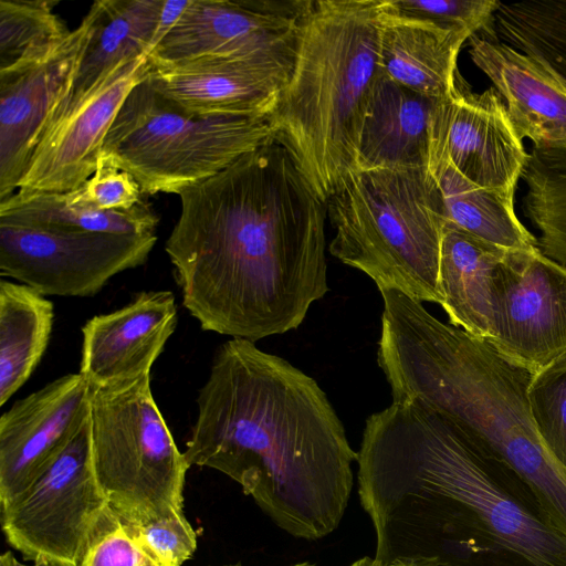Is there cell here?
Masks as SVG:
<instances>
[{"mask_svg": "<svg viewBox=\"0 0 566 566\" xmlns=\"http://www.w3.org/2000/svg\"><path fill=\"white\" fill-rule=\"evenodd\" d=\"M184 455L233 481L282 531L316 541L339 526L357 452L317 381L253 342L231 338L197 397Z\"/></svg>", "mask_w": 566, "mask_h": 566, "instance_id": "3", "label": "cell"}, {"mask_svg": "<svg viewBox=\"0 0 566 566\" xmlns=\"http://www.w3.org/2000/svg\"><path fill=\"white\" fill-rule=\"evenodd\" d=\"M388 12L423 20L439 27L469 31H489L501 2L495 0H384Z\"/></svg>", "mask_w": 566, "mask_h": 566, "instance_id": "30", "label": "cell"}, {"mask_svg": "<svg viewBox=\"0 0 566 566\" xmlns=\"http://www.w3.org/2000/svg\"><path fill=\"white\" fill-rule=\"evenodd\" d=\"M329 252L378 290L442 304V197L428 167L353 170L326 201Z\"/></svg>", "mask_w": 566, "mask_h": 566, "instance_id": "6", "label": "cell"}, {"mask_svg": "<svg viewBox=\"0 0 566 566\" xmlns=\"http://www.w3.org/2000/svg\"><path fill=\"white\" fill-rule=\"evenodd\" d=\"M0 566H27L19 563L11 552H6L0 557ZM32 566H54L46 560H36Z\"/></svg>", "mask_w": 566, "mask_h": 566, "instance_id": "36", "label": "cell"}, {"mask_svg": "<svg viewBox=\"0 0 566 566\" xmlns=\"http://www.w3.org/2000/svg\"><path fill=\"white\" fill-rule=\"evenodd\" d=\"M472 62L491 80L522 139L566 151V76L545 57L473 34Z\"/></svg>", "mask_w": 566, "mask_h": 566, "instance_id": "19", "label": "cell"}, {"mask_svg": "<svg viewBox=\"0 0 566 566\" xmlns=\"http://www.w3.org/2000/svg\"><path fill=\"white\" fill-rule=\"evenodd\" d=\"M386 566H448L443 562L434 557H412V558H398Z\"/></svg>", "mask_w": 566, "mask_h": 566, "instance_id": "35", "label": "cell"}, {"mask_svg": "<svg viewBox=\"0 0 566 566\" xmlns=\"http://www.w3.org/2000/svg\"><path fill=\"white\" fill-rule=\"evenodd\" d=\"M94 18L91 7L51 54L15 71L0 73V201L18 190L38 138L67 97Z\"/></svg>", "mask_w": 566, "mask_h": 566, "instance_id": "15", "label": "cell"}, {"mask_svg": "<svg viewBox=\"0 0 566 566\" xmlns=\"http://www.w3.org/2000/svg\"><path fill=\"white\" fill-rule=\"evenodd\" d=\"M289 566H316V565L312 564V563H308V562H301V563L292 564V565H289Z\"/></svg>", "mask_w": 566, "mask_h": 566, "instance_id": "39", "label": "cell"}, {"mask_svg": "<svg viewBox=\"0 0 566 566\" xmlns=\"http://www.w3.org/2000/svg\"><path fill=\"white\" fill-rule=\"evenodd\" d=\"M165 243L200 327L256 342L296 329L328 292L326 203L276 138L182 190Z\"/></svg>", "mask_w": 566, "mask_h": 566, "instance_id": "1", "label": "cell"}, {"mask_svg": "<svg viewBox=\"0 0 566 566\" xmlns=\"http://www.w3.org/2000/svg\"><path fill=\"white\" fill-rule=\"evenodd\" d=\"M505 252L447 221L439 279L449 323L475 337H491L493 276Z\"/></svg>", "mask_w": 566, "mask_h": 566, "instance_id": "22", "label": "cell"}, {"mask_svg": "<svg viewBox=\"0 0 566 566\" xmlns=\"http://www.w3.org/2000/svg\"><path fill=\"white\" fill-rule=\"evenodd\" d=\"M492 302L485 340L506 359L537 375L566 355V268L538 247L505 252Z\"/></svg>", "mask_w": 566, "mask_h": 566, "instance_id": "11", "label": "cell"}, {"mask_svg": "<svg viewBox=\"0 0 566 566\" xmlns=\"http://www.w3.org/2000/svg\"><path fill=\"white\" fill-rule=\"evenodd\" d=\"M313 0H190L147 55L157 63L201 57L293 63L302 19Z\"/></svg>", "mask_w": 566, "mask_h": 566, "instance_id": "12", "label": "cell"}, {"mask_svg": "<svg viewBox=\"0 0 566 566\" xmlns=\"http://www.w3.org/2000/svg\"><path fill=\"white\" fill-rule=\"evenodd\" d=\"M53 303L21 283L0 281V406L30 378L48 347Z\"/></svg>", "mask_w": 566, "mask_h": 566, "instance_id": "24", "label": "cell"}, {"mask_svg": "<svg viewBox=\"0 0 566 566\" xmlns=\"http://www.w3.org/2000/svg\"><path fill=\"white\" fill-rule=\"evenodd\" d=\"M226 566H242L241 564H235V565H226Z\"/></svg>", "mask_w": 566, "mask_h": 566, "instance_id": "40", "label": "cell"}, {"mask_svg": "<svg viewBox=\"0 0 566 566\" xmlns=\"http://www.w3.org/2000/svg\"><path fill=\"white\" fill-rule=\"evenodd\" d=\"M528 155L494 87L474 93L458 75L455 88L436 102L428 163L446 161L481 187L515 195Z\"/></svg>", "mask_w": 566, "mask_h": 566, "instance_id": "14", "label": "cell"}, {"mask_svg": "<svg viewBox=\"0 0 566 566\" xmlns=\"http://www.w3.org/2000/svg\"><path fill=\"white\" fill-rule=\"evenodd\" d=\"M436 102L381 75L363 124L356 169L428 167Z\"/></svg>", "mask_w": 566, "mask_h": 566, "instance_id": "21", "label": "cell"}, {"mask_svg": "<svg viewBox=\"0 0 566 566\" xmlns=\"http://www.w3.org/2000/svg\"><path fill=\"white\" fill-rule=\"evenodd\" d=\"M293 63L270 59L201 57L150 61L149 85L196 116H273Z\"/></svg>", "mask_w": 566, "mask_h": 566, "instance_id": "17", "label": "cell"}, {"mask_svg": "<svg viewBox=\"0 0 566 566\" xmlns=\"http://www.w3.org/2000/svg\"><path fill=\"white\" fill-rule=\"evenodd\" d=\"M375 556L448 566H566V538L481 440L412 402L370 415L357 452Z\"/></svg>", "mask_w": 566, "mask_h": 566, "instance_id": "2", "label": "cell"}, {"mask_svg": "<svg viewBox=\"0 0 566 566\" xmlns=\"http://www.w3.org/2000/svg\"><path fill=\"white\" fill-rule=\"evenodd\" d=\"M472 35L469 31L392 14L384 2L382 75L431 99H443L455 88L458 55Z\"/></svg>", "mask_w": 566, "mask_h": 566, "instance_id": "20", "label": "cell"}, {"mask_svg": "<svg viewBox=\"0 0 566 566\" xmlns=\"http://www.w3.org/2000/svg\"><path fill=\"white\" fill-rule=\"evenodd\" d=\"M377 361L392 401L421 406L481 440L514 472L545 521L566 538V469L534 423V375L488 340L434 317L421 302L381 290Z\"/></svg>", "mask_w": 566, "mask_h": 566, "instance_id": "4", "label": "cell"}, {"mask_svg": "<svg viewBox=\"0 0 566 566\" xmlns=\"http://www.w3.org/2000/svg\"><path fill=\"white\" fill-rule=\"evenodd\" d=\"M54 0H0V73L38 62L67 38Z\"/></svg>", "mask_w": 566, "mask_h": 566, "instance_id": "28", "label": "cell"}, {"mask_svg": "<svg viewBox=\"0 0 566 566\" xmlns=\"http://www.w3.org/2000/svg\"><path fill=\"white\" fill-rule=\"evenodd\" d=\"M149 67L147 55L123 61L56 109L35 143L17 191L69 192L81 187L97 169L114 119Z\"/></svg>", "mask_w": 566, "mask_h": 566, "instance_id": "13", "label": "cell"}, {"mask_svg": "<svg viewBox=\"0 0 566 566\" xmlns=\"http://www.w3.org/2000/svg\"><path fill=\"white\" fill-rule=\"evenodd\" d=\"M522 178L525 214L541 233L537 247L566 268V151L534 147Z\"/></svg>", "mask_w": 566, "mask_h": 566, "instance_id": "27", "label": "cell"}, {"mask_svg": "<svg viewBox=\"0 0 566 566\" xmlns=\"http://www.w3.org/2000/svg\"><path fill=\"white\" fill-rule=\"evenodd\" d=\"M189 2L190 0H164L150 52L160 43V41L177 23L188 7Z\"/></svg>", "mask_w": 566, "mask_h": 566, "instance_id": "34", "label": "cell"}, {"mask_svg": "<svg viewBox=\"0 0 566 566\" xmlns=\"http://www.w3.org/2000/svg\"><path fill=\"white\" fill-rule=\"evenodd\" d=\"M90 385L67 374L15 401L0 418V506L25 491L88 418Z\"/></svg>", "mask_w": 566, "mask_h": 566, "instance_id": "16", "label": "cell"}, {"mask_svg": "<svg viewBox=\"0 0 566 566\" xmlns=\"http://www.w3.org/2000/svg\"><path fill=\"white\" fill-rule=\"evenodd\" d=\"M177 324L172 292H140L125 306L85 323L78 373L94 387L148 375Z\"/></svg>", "mask_w": 566, "mask_h": 566, "instance_id": "18", "label": "cell"}, {"mask_svg": "<svg viewBox=\"0 0 566 566\" xmlns=\"http://www.w3.org/2000/svg\"><path fill=\"white\" fill-rule=\"evenodd\" d=\"M528 400L542 440L566 469V355L534 375Z\"/></svg>", "mask_w": 566, "mask_h": 566, "instance_id": "29", "label": "cell"}, {"mask_svg": "<svg viewBox=\"0 0 566 566\" xmlns=\"http://www.w3.org/2000/svg\"><path fill=\"white\" fill-rule=\"evenodd\" d=\"M123 524L149 557L164 565L181 566L196 551L197 535L182 511L142 524Z\"/></svg>", "mask_w": 566, "mask_h": 566, "instance_id": "31", "label": "cell"}, {"mask_svg": "<svg viewBox=\"0 0 566 566\" xmlns=\"http://www.w3.org/2000/svg\"><path fill=\"white\" fill-rule=\"evenodd\" d=\"M156 233L46 230L0 222V274L40 294L86 297L144 264Z\"/></svg>", "mask_w": 566, "mask_h": 566, "instance_id": "10", "label": "cell"}, {"mask_svg": "<svg viewBox=\"0 0 566 566\" xmlns=\"http://www.w3.org/2000/svg\"><path fill=\"white\" fill-rule=\"evenodd\" d=\"M439 187L447 221L506 251L537 247L516 216L514 195L481 187L446 161L428 163Z\"/></svg>", "mask_w": 566, "mask_h": 566, "instance_id": "25", "label": "cell"}, {"mask_svg": "<svg viewBox=\"0 0 566 566\" xmlns=\"http://www.w3.org/2000/svg\"><path fill=\"white\" fill-rule=\"evenodd\" d=\"M149 558L108 506L85 551L81 566H144Z\"/></svg>", "mask_w": 566, "mask_h": 566, "instance_id": "33", "label": "cell"}, {"mask_svg": "<svg viewBox=\"0 0 566 566\" xmlns=\"http://www.w3.org/2000/svg\"><path fill=\"white\" fill-rule=\"evenodd\" d=\"M275 138L273 116L191 115L145 78L123 103L98 164L129 172L143 195H179Z\"/></svg>", "mask_w": 566, "mask_h": 566, "instance_id": "7", "label": "cell"}, {"mask_svg": "<svg viewBox=\"0 0 566 566\" xmlns=\"http://www.w3.org/2000/svg\"><path fill=\"white\" fill-rule=\"evenodd\" d=\"M92 467L109 509L142 524L182 511L190 468L150 387V374L90 386Z\"/></svg>", "mask_w": 566, "mask_h": 566, "instance_id": "8", "label": "cell"}, {"mask_svg": "<svg viewBox=\"0 0 566 566\" xmlns=\"http://www.w3.org/2000/svg\"><path fill=\"white\" fill-rule=\"evenodd\" d=\"M144 566H167L161 563H158L151 558H149Z\"/></svg>", "mask_w": 566, "mask_h": 566, "instance_id": "38", "label": "cell"}, {"mask_svg": "<svg viewBox=\"0 0 566 566\" xmlns=\"http://www.w3.org/2000/svg\"><path fill=\"white\" fill-rule=\"evenodd\" d=\"M348 566H386L384 563L378 560L376 557L364 556L354 560Z\"/></svg>", "mask_w": 566, "mask_h": 566, "instance_id": "37", "label": "cell"}, {"mask_svg": "<svg viewBox=\"0 0 566 566\" xmlns=\"http://www.w3.org/2000/svg\"><path fill=\"white\" fill-rule=\"evenodd\" d=\"M163 4L164 0L93 2L91 7L95 18L92 34L70 93L56 109L82 95L118 63L148 55Z\"/></svg>", "mask_w": 566, "mask_h": 566, "instance_id": "23", "label": "cell"}, {"mask_svg": "<svg viewBox=\"0 0 566 566\" xmlns=\"http://www.w3.org/2000/svg\"><path fill=\"white\" fill-rule=\"evenodd\" d=\"M0 509L4 536L25 559L81 566L108 509L92 467L88 418L36 480Z\"/></svg>", "mask_w": 566, "mask_h": 566, "instance_id": "9", "label": "cell"}, {"mask_svg": "<svg viewBox=\"0 0 566 566\" xmlns=\"http://www.w3.org/2000/svg\"><path fill=\"white\" fill-rule=\"evenodd\" d=\"M64 193L75 206L98 210H130L143 201L140 186L129 172L103 164L81 187Z\"/></svg>", "mask_w": 566, "mask_h": 566, "instance_id": "32", "label": "cell"}, {"mask_svg": "<svg viewBox=\"0 0 566 566\" xmlns=\"http://www.w3.org/2000/svg\"><path fill=\"white\" fill-rule=\"evenodd\" d=\"M382 0H316L273 115L276 139L326 203L357 167L365 116L382 75Z\"/></svg>", "mask_w": 566, "mask_h": 566, "instance_id": "5", "label": "cell"}, {"mask_svg": "<svg viewBox=\"0 0 566 566\" xmlns=\"http://www.w3.org/2000/svg\"><path fill=\"white\" fill-rule=\"evenodd\" d=\"M0 222L46 230L138 235L156 233L159 217L144 201L130 210H98L69 202L64 192L15 191L0 201Z\"/></svg>", "mask_w": 566, "mask_h": 566, "instance_id": "26", "label": "cell"}]
</instances>
